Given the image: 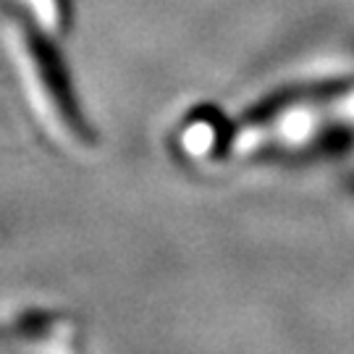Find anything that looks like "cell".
<instances>
[{
    "label": "cell",
    "instance_id": "1",
    "mask_svg": "<svg viewBox=\"0 0 354 354\" xmlns=\"http://www.w3.org/2000/svg\"><path fill=\"white\" fill-rule=\"evenodd\" d=\"M0 349L13 354H79L82 330L64 313H24L0 326Z\"/></svg>",
    "mask_w": 354,
    "mask_h": 354
},
{
    "label": "cell",
    "instance_id": "2",
    "mask_svg": "<svg viewBox=\"0 0 354 354\" xmlns=\"http://www.w3.org/2000/svg\"><path fill=\"white\" fill-rule=\"evenodd\" d=\"M21 3L35 13V19H37V24L42 32L58 35V29H61V8H58V0H21Z\"/></svg>",
    "mask_w": 354,
    "mask_h": 354
}]
</instances>
